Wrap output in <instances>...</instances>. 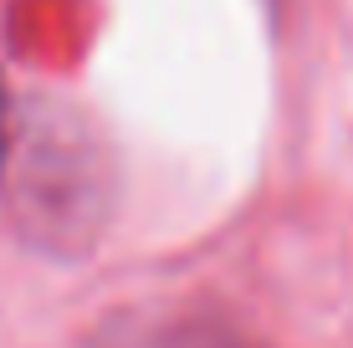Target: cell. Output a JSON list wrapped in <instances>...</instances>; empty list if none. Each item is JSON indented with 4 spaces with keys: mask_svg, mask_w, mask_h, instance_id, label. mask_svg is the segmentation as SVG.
I'll return each instance as SVG.
<instances>
[{
    "mask_svg": "<svg viewBox=\"0 0 353 348\" xmlns=\"http://www.w3.org/2000/svg\"><path fill=\"white\" fill-rule=\"evenodd\" d=\"M92 348H261L221 313L205 307H128L97 328Z\"/></svg>",
    "mask_w": 353,
    "mask_h": 348,
    "instance_id": "cell-2",
    "label": "cell"
},
{
    "mask_svg": "<svg viewBox=\"0 0 353 348\" xmlns=\"http://www.w3.org/2000/svg\"><path fill=\"white\" fill-rule=\"evenodd\" d=\"M123 174L108 128L52 88L0 82V215L41 261H88L113 231Z\"/></svg>",
    "mask_w": 353,
    "mask_h": 348,
    "instance_id": "cell-1",
    "label": "cell"
}]
</instances>
